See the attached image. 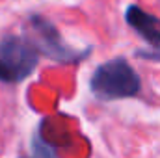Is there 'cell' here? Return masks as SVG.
<instances>
[{
  "instance_id": "cell-1",
  "label": "cell",
  "mask_w": 160,
  "mask_h": 158,
  "mask_svg": "<svg viewBox=\"0 0 160 158\" xmlns=\"http://www.w3.org/2000/svg\"><path fill=\"white\" fill-rule=\"evenodd\" d=\"M89 89L101 101L130 99L140 93L142 80L134 67L128 63V60L118 56L101 63L93 71L89 78Z\"/></svg>"
},
{
  "instance_id": "cell-2",
  "label": "cell",
  "mask_w": 160,
  "mask_h": 158,
  "mask_svg": "<svg viewBox=\"0 0 160 158\" xmlns=\"http://www.w3.org/2000/svg\"><path fill=\"white\" fill-rule=\"evenodd\" d=\"M30 26L34 32L32 41L36 43L39 52L58 63H77V62L86 60L91 52V47L80 50V48H73L67 43H63L56 24L45 19L43 15H30Z\"/></svg>"
},
{
  "instance_id": "cell-3",
  "label": "cell",
  "mask_w": 160,
  "mask_h": 158,
  "mask_svg": "<svg viewBox=\"0 0 160 158\" xmlns=\"http://www.w3.org/2000/svg\"><path fill=\"white\" fill-rule=\"evenodd\" d=\"M0 56L11 71L15 84L28 78L39 63V48L36 43L19 36H6L0 41Z\"/></svg>"
},
{
  "instance_id": "cell-4",
  "label": "cell",
  "mask_w": 160,
  "mask_h": 158,
  "mask_svg": "<svg viewBox=\"0 0 160 158\" xmlns=\"http://www.w3.org/2000/svg\"><path fill=\"white\" fill-rule=\"evenodd\" d=\"M127 24L151 47H160V17L147 13L136 4H130L125 9Z\"/></svg>"
},
{
  "instance_id": "cell-5",
  "label": "cell",
  "mask_w": 160,
  "mask_h": 158,
  "mask_svg": "<svg viewBox=\"0 0 160 158\" xmlns=\"http://www.w3.org/2000/svg\"><path fill=\"white\" fill-rule=\"evenodd\" d=\"M32 153L38 156H54L58 151H56V147H52L50 143H47L41 138V130L38 128V132L34 134V141H32Z\"/></svg>"
},
{
  "instance_id": "cell-6",
  "label": "cell",
  "mask_w": 160,
  "mask_h": 158,
  "mask_svg": "<svg viewBox=\"0 0 160 158\" xmlns=\"http://www.w3.org/2000/svg\"><path fill=\"white\" fill-rule=\"evenodd\" d=\"M136 58H140V60H147V62H160V47H151L149 45V48H138L136 52Z\"/></svg>"
},
{
  "instance_id": "cell-7",
  "label": "cell",
  "mask_w": 160,
  "mask_h": 158,
  "mask_svg": "<svg viewBox=\"0 0 160 158\" xmlns=\"http://www.w3.org/2000/svg\"><path fill=\"white\" fill-rule=\"evenodd\" d=\"M0 82L15 84V80H13V75H11V71L8 69V65H6V62H4V58H2V56H0Z\"/></svg>"
}]
</instances>
